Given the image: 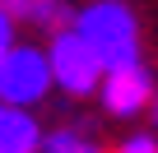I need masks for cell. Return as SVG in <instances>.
<instances>
[{
    "instance_id": "obj_4",
    "label": "cell",
    "mask_w": 158,
    "mask_h": 153,
    "mask_svg": "<svg viewBox=\"0 0 158 153\" xmlns=\"http://www.w3.org/2000/svg\"><path fill=\"white\" fill-rule=\"evenodd\" d=\"M98 93H102V107H107L112 116H139V111L149 107V98H153V74H149L139 60L116 65V70H102Z\"/></svg>"
},
{
    "instance_id": "obj_8",
    "label": "cell",
    "mask_w": 158,
    "mask_h": 153,
    "mask_svg": "<svg viewBox=\"0 0 158 153\" xmlns=\"http://www.w3.org/2000/svg\"><path fill=\"white\" fill-rule=\"evenodd\" d=\"M121 153H158V139H153V135H130V139L121 144Z\"/></svg>"
},
{
    "instance_id": "obj_5",
    "label": "cell",
    "mask_w": 158,
    "mask_h": 153,
    "mask_svg": "<svg viewBox=\"0 0 158 153\" xmlns=\"http://www.w3.org/2000/svg\"><path fill=\"white\" fill-rule=\"evenodd\" d=\"M37 148H42V130L33 111L0 107V153H37Z\"/></svg>"
},
{
    "instance_id": "obj_6",
    "label": "cell",
    "mask_w": 158,
    "mask_h": 153,
    "mask_svg": "<svg viewBox=\"0 0 158 153\" xmlns=\"http://www.w3.org/2000/svg\"><path fill=\"white\" fill-rule=\"evenodd\" d=\"M19 19H28V23H37L47 33H60V28H70V5H65V0H19L14 23Z\"/></svg>"
},
{
    "instance_id": "obj_11",
    "label": "cell",
    "mask_w": 158,
    "mask_h": 153,
    "mask_svg": "<svg viewBox=\"0 0 158 153\" xmlns=\"http://www.w3.org/2000/svg\"><path fill=\"white\" fill-rule=\"evenodd\" d=\"M0 10H10V14H14V10H19V0H0Z\"/></svg>"
},
{
    "instance_id": "obj_10",
    "label": "cell",
    "mask_w": 158,
    "mask_h": 153,
    "mask_svg": "<svg viewBox=\"0 0 158 153\" xmlns=\"http://www.w3.org/2000/svg\"><path fill=\"white\" fill-rule=\"evenodd\" d=\"M144 111H153V125H158V93L149 98V107H144Z\"/></svg>"
},
{
    "instance_id": "obj_1",
    "label": "cell",
    "mask_w": 158,
    "mask_h": 153,
    "mask_svg": "<svg viewBox=\"0 0 158 153\" xmlns=\"http://www.w3.org/2000/svg\"><path fill=\"white\" fill-rule=\"evenodd\" d=\"M70 28L93 46V56L102 60V70L139 60V23H135V14L121 5V0H93L89 10H79V19Z\"/></svg>"
},
{
    "instance_id": "obj_7",
    "label": "cell",
    "mask_w": 158,
    "mask_h": 153,
    "mask_svg": "<svg viewBox=\"0 0 158 153\" xmlns=\"http://www.w3.org/2000/svg\"><path fill=\"white\" fill-rule=\"evenodd\" d=\"M37 153H102V144H98L93 135H84V130L65 125V130L42 135V148H37Z\"/></svg>"
},
{
    "instance_id": "obj_2",
    "label": "cell",
    "mask_w": 158,
    "mask_h": 153,
    "mask_svg": "<svg viewBox=\"0 0 158 153\" xmlns=\"http://www.w3.org/2000/svg\"><path fill=\"white\" fill-rule=\"evenodd\" d=\"M51 65H47V51L37 46H10L0 56V107H14V111H28L37 107L47 93H51Z\"/></svg>"
},
{
    "instance_id": "obj_3",
    "label": "cell",
    "mask_w": 158,
    "mask_h": 153,
    "mask_svg": "<svg viewBox=\"0 0 158 153\" xmlns=\"http://www.w3.org/2000/svg\"><path fill=\"white\" fill-rule=\"evenodd\" d=\"M47 65H51V84H60L70 98H89L102 84V60L93 56V46L79 37L74 28H60L47 46Z\"/></svg>"
},
{
    "instance_id": "obj_9",
    "label": "cell",
    "mask_w": 158,
    "mask_h": 153,
    "mask_svg": "<svg viewBox=\"0 0 158 153\" xmlns=\"http://www.w3.org/2000/svg\"><path fill=\"white\" fill-rule=\"evenodd\" d=\"M10 46H14V14L0 10V56H5Z\"/></svg>"
}]
</instances>
